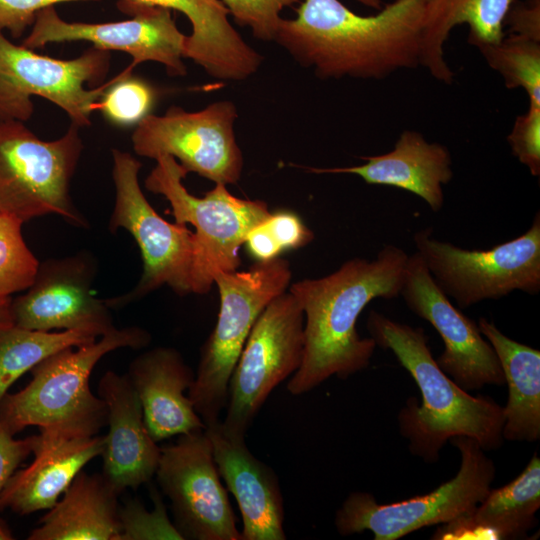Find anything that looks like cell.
Masks as SVG:
<instances>
[{
	"label": "cell",
	"instance_id": "603a6c76",
	"mask_svg": "<svg viewBox=\"0 0 540 540\" xmlns=\"http://www.w3.org/2000/svg\"><path fill=\"white\" fill-rule=\"evenodd\" d=\"M105 435L59 439H40L34 460L16 470L0 493V511L19 515L52 508L77 474L103 452Z\"/></svg>",
	"mask_w": 540,
	"mask_h": 540
},
{
	"label": "cell",
	"instance_id": "d4e9b609",
	"mask_svg": "<svg viewBox=\"0 0 540 540\" xmlns=\"http://www.w3.org/2000/svg\"><path fill=\"white\" fill-rule=\"evenodd\" d=\"M119 493L103 474L82 470L29 540H120Z\"/></svg>",
	"mask_w": 540,
	"mask_h": 540
},
{
	"label": "cell",
	"instance_id": "6da1fadb",
	"mask_svg": "<svg viewBox=\"0 0 540 540\" xmlns=\"http://www.w3.org/2000/svg\"><path fill=\"white\" fill-rule=\"evenodd\" d=\"M408 257L402 248L385 245L372 260L353 258L324 277L289 286L304 312L305 335L302 363L287 384L290 394L369 366L377 346L371 337H360L356 322L373 299L400 296Z\"/></svg>",
	"mask_w": 540,
	"mask_h": 540
},
{
	"label": "cell",
	"instance_id": "277c9868",
	"mask_svg": "<svg viewBox=\"0 0 540 540\" xmlns=\"http://www.w3.org/2000/svg\"><path fill=\"white\" fill-rule=\"evenodd\" d=\"M150 339L139 327L113 328L98 341L50 355L31 369L25 388L2 398L0 423L13 435L38 426L40 439L46 441L97 435L107 423V407L90 390L91 372L107 353L143 348Z\"/></svg>",
	"mask_w": 540,
	"mask_h": 540
},
{
	"label": "cell",
	"instance_id": "ba28073f",
	"mask_svg": "<svg viewBox=\"0 0 540 540\" xmlns=\"http://www.w3.org/2000/svg\"><path fill=\"white\" fill-rule=\"evenodd\" d=\"M450 442L461 454L455 477L428 494L389 504L378 503L367 492H352L335 515L339 534L348 536L369 530L375 540H396L472 511L490 491L495 465L475 439L455 436Z\"/></svg>",
	"mask_w": 540,
	"mask_h": 540
},
{
	"label": "cell",
	"instance_id": "d6a6232c",
	"mask_svg": "<svg viewBox=\"0 0 540 540\" xmlns=\"http://www.w3.org/2000/svg\"><path fill=\"white\" fill-rule=\"evenodd\" d=\"M152 497L155 503L152 512H148L136 500H131L125 507L120 508V540L183 539L175 525L169 521L164 504L155 489Z\"/></svg>",
	"mask_w": 540,
	"mask_h": 540
},
{
	"label": "cell",
	"instance_id": "2e32d148",
	"mask_svg": "<svg viewBox=\"0 0 540 540\" xmlns=\"http://www.w3.org/2000/svg\"><path fill=\"white\" fill-rule=\"evenodd\" d=\"M128 20L109 23L66 22L54 6L40 10L22 45L42 48L47 44L87 41L93 47L121 51L132 65L153 61L165 66L170 76H185L183 62L187 36L177 28L169 9L150 7L135 11Z\"/></svg>",
	"mask_w": 540,
	"mask_h": 540
},
{
	"label": "cell",
	"instance_id": "7a4b0ae2",
	"mask_svg": "<svg viewBox=\"0 0 540 540\" xmlns=\"http://www.w3.org/2000/svg\"><path fill=\"white\" fill-rule=\"evenodd\" d=\"M296 12L274 41L318 78L378 80L420 66L421 0H394L372 16L339 0H303Z\"/></svg>",
	"mask_w": 540,
	"mask_h": 540
},
{
	"label": "cell",
	"instance_id": "7402d4cb",
	"mask_svg": "<svg viewBox=\"0 0 540 540\" xmlns=\"http://www.w3.org/2000/svg\"><path fill=\"white\" fill-rule=\"evenodd\" d=\"M360 158L365 161L362 165L309 170L317 174H354L367 184L411 192L434 212L442 209L443 186L453 177L452 157L446 146L428 142L418 131L404 130L391 151Z\"/></svg>",
	"mask_w": 540,
	"mask_h": 540
},
{
	"label": "cell",
	"instance_id": "f1b7e54d",
	"mask_svg": "<svg viewBox=\"0 0 540 540\" xmlns=\"http://www.w3.org/2000/svg\"><path fill=\"white\" fill-rule=\"evenodd\" d=\"M486 63L508 89L522 88L529 104L540 106V42L514 35L497 43H474Z\"/></svg>",
	"mask_w": 540,
	"mask_h": 540
},
{
	"label": "cell",
	"instance_id": "3957f363",
	"mask_svg": "<svg viewBox=\"0 0 540 540\" xmlns=\"http://www.w3.org/2000/svg\"><path fill=\"white\" fill-rule=\"evenodd\" d=\"M366 327L376 346L391 350L419 387L422 404L409 398L398 414L400 434L408 439L413 455L434 463L444 444L455 436L475 439L484 451L502 445L503 407L490 397L472 396L444 373L421 327L375 310L369 312Z\"/></svg>",
	"mask_w": 540,
	"mask_h": 540
},
{
	"label": "cell",
	"instance_id": "4316f807",
	"mask_svg": "<svg viewBox=\"0 0 540 540\" xmlns=\"http://www.w3.org/2000/svg\"><path fill=\"white\" fill-rule=\"evenodd\" d=\"M477 325L493 347L508 386V401L503 407V439L539 440L540 351L509 338L484 317L479 318Z\"/></svg>",
	"mask_w": 540,
	"mask_h": 540
},
{
	"label": "cell",
	"instance_id": "ab89813d",
	"mask_svg": "<svg viewBox=\"0 0 540 540\" xmlns=\"http://www.w3.org/2000/svg\"><path fill=\"white\" fill-rule=\"evenodd\" d=\"M13 538L8 526L0 519V540H11Z\"/></svg>",
	"mask_w": 540,
	"mask_h": 540
},
{
	"label": "cell",
	"instance_id": "8d00e7d4",
	"mask_svg": "<svg viewBox=\"0 0 540 540\" xmlns=\"http://www.w3.org/2000/svg\"><path fill=\"white\" fill-rule=\"evenodd\" d=\"M38 444V435L14 439L0 423V493L18 466L32 453Z\"/></svg>",
	"mask_w": 540,
	"mask_h": 540
},
{
	"label": "cell",
	"instance_id": "ffe728a7",
	"mask_svg": "<svg viewBox=\"0 0 540 540\" xmlns=\"http://www.w3.org/2000/svg\"><path fill=\"white\" fill-rule=\"evenodd\" d=\"M118 7L130 15L150 7L183 13L192 26L184 57L192 59L214 78L246 79L263 61L232 27L229 11L220 0H120Z\"/></svg>",
	"mask_w": 540,
	"mask_h": 540
},
{
	"label": "cell",
	"instance_id": "484cf974",
	"mask_svg": "<svg viewBox=\"0 0 540 540\" xmlns=\"http://www.w3.org/2000/svg\"><path fill=\"white\" fill-rule=\"evenodd\" d=\"M424 7L420 65L436 80L450 85L454 73L444 57V44L459 24L469 27L468 42L497 43L513 0H421Z\"/></svg>",
	"mask_w": 540,
	"mask_h": 540
},
{
	"label": "cell",
	"instance_id": "cb8c5ba5",
	"mask_svg": "<svg viewBox=\"0 0 540 540\" xmlns=\"http://www.w3.org/2000/svg\"><path fill=\"white\" fill-rule=\"evenodd\" d=\"M540 507V458L537 452L507 485L490 489L469 513L441 524L431 539H522L537 524Z\"/></svg>",
	"mask_w": 540,
	"mask_h": 540
},
{
	"label": "cell",
	"instance_id": "7c38bea8",
	"mask_svg": "<svg viewBox=\"0 0 540 540\" xmlns=\"http://www.w3.org/2000/svg\"><path fill=\"white\" fill-rule=\"evenodd\" d=\"M115 203L111 231L124 228L136 241L143 273L134 290L107 302L124 304L167 285L180 295L192 293L195 255L194 233L186 224L163 219L143 194L138 174L141 163L130 153L112 150Z\"/></svg>",
	"mask_w": 540,
	"mask_h": 540
},
{
	"label": "cell",
	"instance_id": "f35d334b",
	"mask_svg": "<svg viewBox=\"0 0 540 540\" xmlns=\"http://www.w3.org/2000/svg\"><path fill=\"white\" fill-rule=\"evenodd\" d=\"M11 299L0 297V331L14 325Z\"/></svg>",
	"mask_w": 540,
	"mask_h": 540
},
{
	"label": "cell",
	"instance_id": "30bf717a",
	"mask_svg": "<svg viewBox=\"0 0 540 540\" xmlns=\"http://www.w3.org/2000/svg\"><path fill=\"white\" fill-rule=\"evenodd\" d=\"M110 67V51L91 47L73 59H56L11 42L0 31V120L25 122L32 96L54 103L78 127L89 126Z\"/></svg>",
	"mask_w": 540,
	"mask_h": 540
},
{
	"label": "cell",
	"instance_id": "f546056e",
	"mask_svg": "<svg viewBox=\"0 0 540 540\" xmlns=\"http://www.w3.org/2000/svg\"><path fill=\"white\" fill-rule=\"evenodd\" d=\"M23 223L0 213V297L27 290L39 270L40 263L24 240Z\"/></svg>",
	"mask_w": 540,
	"mask_h": 540
},
{
	"label": "cell",
	"instance_id": "5b68a950",
	"mask_svg": "<svg viewBox=\"0 0 540 540\" xmlns=\"http://www.w3.org/2000/svg\"><path fill=\"white\" fill-rule=\"evenodd\" d=\"M292 271L288 260L256 262L245 271H217L220 307L216 325L204 342L188 397L205 425L220 420L228 383L247 337L264 308L287 291Z\"/></svg>",
	"mask_w": 540,
	"mask_h": 540
},
{
	"label": "cell",
	"instance_id": "8992f818",
	"mask_svg": "<svg viewBox=\"0 0 540 540\" xmlns=\"http://www.w3.org/2000/svg\"><path fill=\"white\" fill-rule=\"evenodd\" d=\"M187 174L175 158L163 155L156 159L145 187L169 201L175 222L195 228L192 293L201 295L211 289L215 272L238 270L247 233L271 212L264 201L238 198L221 183L196 197L183 184Z\"/></svg>",
	"mask_w": 540,
	"mask_h": 540
},
{
	"label": "cell",
	"instance_id": "4dcf8cb0",
	"mask_svg": "<svg viewBox=\"0 0 540 540\" xmlns=\"http://www.w3.org/2000/svg\"><path fill=\"white\" fill-rule=\"evenodd\" d=\"M134 66L126 69L110 80L97 103V110L115 125L138 124L150 111L156 101V90L145 80L132 75Z\"/></svg>",
	"mask_w": 540,
	"mask_h": 540
},
{
	"label": "cell",
	"instance_id": "8fae6325",
	"mask_svg": "<svg viewBox=\"0 0 540 540\" xmlns=\"http://www.w3.org/2000/svg\"><path fill=\"white\" fill-rule=\"evenodd\" d=\"M304 346V312L287 290L258 316L236 361L221 420L225 431L246 437L273 389L299 369Z\"/></svg>",
	"mask_w": 540,
	"mask_h": 540
},
{
	"label": "cell",
	"instance_id": "4fadbf2b",
	"mask_svg": "<svg viewBox=\"0 0 540 540\" xmlns=\"http://www.w3.org/2000/svg\"><path fill=\"white\" fill-rule=\"evenodd\" d=\"M237 109L217 101L197 112L171 106L161 116L148 114L136 126L132 145L139 156L175 158L189 173L213 182L236 184L243 170V155L236 142Z\"/></svg>",
	"mask_w": 540,
	"mask_h": 540
},
{
	"label": "cell",
	"instance_id": "5bb4252c",
	"mask_svg": "<svg viewBox=\"0 0 540 540\" xmlns=\"http://www.w3.org/2000/svg\"><path fill=\"white\" fill-rule=\"evenodd\" d=\"M155 474L183 539L242 540L205 429L161 448Z\"/></svg>",
	"mask_w": 540,
	"mask_h": 540
},
{
	"label": "cell",
	"instance_id": "83f0119b",
	"mask_svg": "<svg viewBox=\"0 0 540 540\" xmlns=\"http://www.w3.org/2000/svg\"><path fill=\"white\" fill-rule=\"evenodd\" d=\"M87 329L60 332L29 330L15 325L0 331V402L13 383L50 355L97 340Z\"/></svg>",
	"mask_w": 540,
	"mask_h": 540
},
{
	"label": "cell",
	"instance_id": "1f68e13d",
	"mask_svg": "<svg viewBox=\"0 0 540 540\" xmlns=\"http://www.w3.org/2000/svg\"><path fill=\"white\" fill-rule=\"evenodd\" d=\"M313 238V232L297 214L283 210L270 213L254 226L243 245L256 262H264L278 258L285 250L304 247Z\"/></svg>",
	"mask_w": 540,
	"mask_h": 540
},
{
	"label": "cell",
	"instance_id": "60d3db41",
	"mask_svg": "<svg viewBox=\"0 0 540 540\" xmlns=\"http://www.w3.org/2000/svg\"><path fill=\"white\" fill-rule=\"evenodd\" d=\"M357 1H359L360 3L368 7H371L377 10H380L382 8L380 0H357Z\"/></svg>",
	"mask_w": 540,
	"mask_h": 540
},
{
	"label": "cell",
	"instance_id": "9c48e42d",
	"mask_svg": "<svg viewBox=\"0 0 540 540\" xmlns=\"http://www.w3.org/2000/svg\"><path fill=\"white\" fill-rule=\"evenodd\" d=\"M416 251L441 291L466 309L513 291H540V214L522 235L487 250H467L433 236L432 228L414 234Z\"/></svg>",
	"mask_w": 540,
	"mask_h": 540
},
{
	"label": "cell",
	"instance_id": "44dd1931",
	"mask_svg": "<svg viewBox=\"0 0 540 540\" xmlns=\"http://www.w3.org/2000/svg\"><path fill=\"white\" fill-rule=\"evenodd\" d=\"M140 399L145 426L156 442L205 429L184 392L195 374L179 351L157 347L136 357L127 373Z\"/></svg>",
	"mask_w": 540,
	"mask_h": 540
},
{
	"label": "cell",
	"instance_id": "e575fe53",
	"mask_svg": "<svg viewBox=\"0 0 540 540\" xmlns=\"http://www.w3.org/2000/svg\"><path fill=\"white\" fill-rule=\"evenodd\" d=\"M513 156L526 166L531 175H540V106L529 104L528 111L519 115L507 136Z\"/></svg>",
	"mask_w": 540,
	"mask_h": 540
},
{
	"label": "cell",
	"instance_id": "d590c367",
	"mask_svg": "<svg viewBox=\"0 0 540 540\" xmlns=\"http://www.w3.org/2000/svg\"><path fill=\"white\" fill-rule=\"evenodd\" d=\"M87 0H0V31L20 38L32 26L37 13L58 3Z\"/></svg>",
	"mask_w": 540,
	"mask_h": 540
},
{
	"label": "cell",
	"instance_id": "836d02e7",
	"mask_svg": "<svg viewBox=\"0 0 540 540\" xmlns=\"http://www.w3.org/2000/svg\"><path fill=\"white\" fill-rule=\"evenodd\" d=\"M302 0H222L236 23L251 29L260 40H274L283 8Z\"/></svg>",
	"mask_w": 540,
	"mask_h": 540
},
{
	"label": "cell",
	"instance_id": "ac0fdd59",
	"mask_svg": "<svg viewBox=\"0 0 540 540\" xmlns=\"http://www.w3.org/2000/svg\"><path fill=\"white\" fill-rule=\"evenodd\" d=\"M220 477L240 509L242 540H285L284 501L275 471L256 458L245 438L224 430L221 420L205 425Z\"/></svg>",
	"mask_w": 540,
	"mask_h": 540
},
{
	"label": "cell",
	"instance_id": "52a82bcc",
	"mask_svg": "<svg viewBox=\"0 0 540 540\" xmlns=\"http://www.w3.org/2000/svg\"><path fill=\"white\" fill-rule=\"evenodd\" d=\"M71 123L58 139L45 141L24 122L0 120V213L23 222L55 214L85 225L70 196L83 143Z\"/></svg>",
	"mask_w": 540,
	"mask_h": 540
},
{
	"label": "cell",
	"instance_id": "9a60e30c",
	"mask_svg": "<svg viewBox=\"0 0 540 540\" xmlns=\"http://www.w3.org/2000/svg\"><path fill=\"white\" fill-rule=\"evenodd\" d=\"M400 296L411 312L429 322L441 336L444 351L436 363L459 387L471 391L505 384L493 347L477 323L436 285L417 251L408 257Z\"/></svg>",
	"mask_w": 540,
	"mask_h": 540
},
{
	"label": "cell",
	"instance_id": "74e56055",
	"mask_svg": "<svg viewBox=\"0 0 540 540\" xmlns=\"http://www.w3.org/2000/svg\"><path fill=\"white\" fill-rule=\"evenodd\" d=\"M510 35L540 42V0L512 2L504 19Z\"/></svg>",
	"mask_w": 540,
	"mask_h": 540
},
{
	"label": "cell",
	"instance_id": "e0dca14e",
	"mask_svg": "<svg viewBox=\"0 0 540 540\" xmlns=\"http://www.w3.org/2000/svg\"><path fill=\"white\" fill-rule=\"evenodd\" d=\"M92 268L84 257L39 266L27 292L11 301L14 325L39 331L87 329L99 336L114 327L107 302L91 287Z\"/></svg>",
	"mask_w": 540,
	"mask_h": 540
},
{
	"label": "cell",
	"instance_id": "d6986e66",
	"mask_svg": "<svg viewBox=\"0 0 540 540\" xmlns=\"http://www.w3.org/2000/svg\"><path fill=\"white\" fill-rule=\"evenodd\" d=\"M98 396L107 407L103 476L121 494L137 489L155 475L161 448L150 436L138 394L127 374L107 371L98 383Z\"/></svg>",
	"mask_w": 540,
	"mask_h": 540
}]
</instances>
